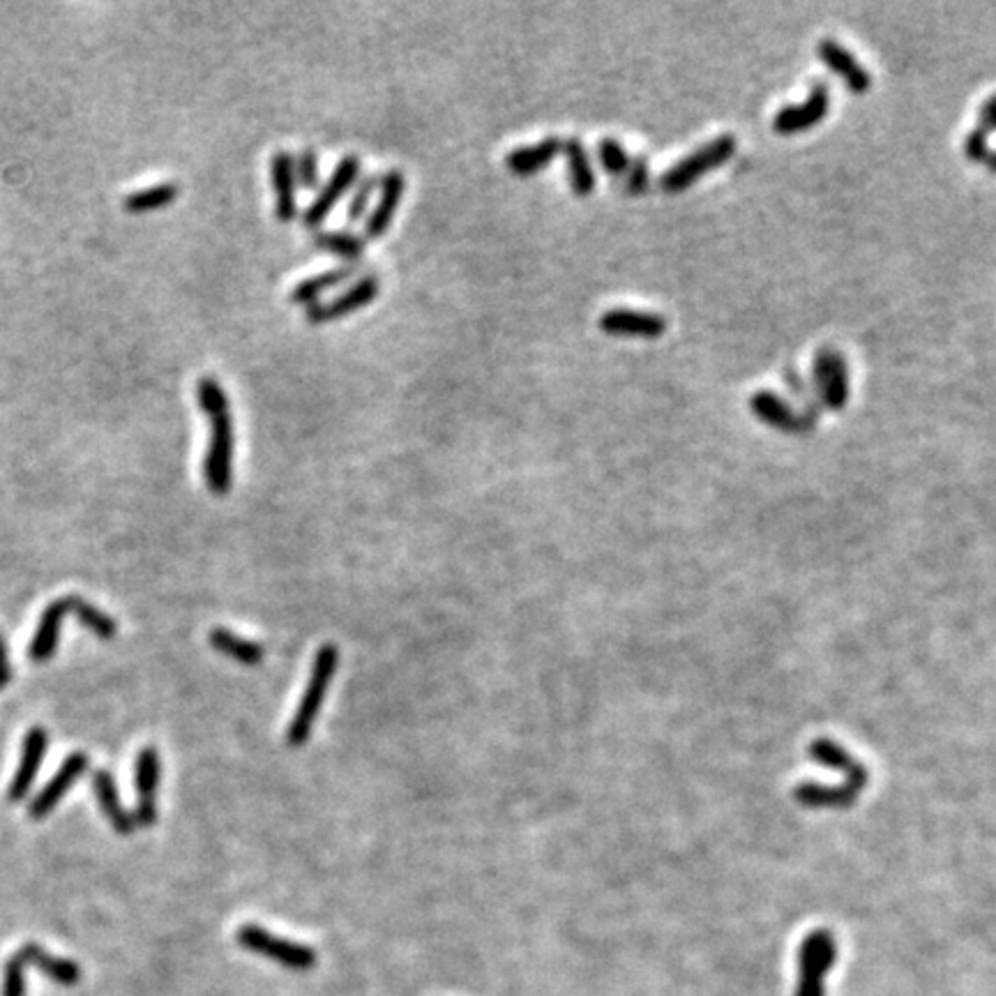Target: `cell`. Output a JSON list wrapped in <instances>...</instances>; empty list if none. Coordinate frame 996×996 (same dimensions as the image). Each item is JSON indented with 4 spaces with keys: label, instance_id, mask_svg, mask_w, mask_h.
<instances>
[{
    "label": "cell",
    "instance_id": "33",
    "mask_svg": "<svg viewBox=\"0 0 996 996\" xmlns=\"http://www.w3.org/2000/svg\"><path fill=\"white\" fill-rule=\"evenodd\" d=\"M992 148H989V134L983 130V128H974L966 139H964V155L971 159V162H987Z\"/></svg>",
    "mask_w": 996,
    "mask_h": 996
},
{
    "label": "cell",
    "instance_id": "35",
    "mask_svg": "<svg viewBox=\"0 0 996 996\" xmlns=\"http://www.w3.org/2000/svg\"><path fill=\"white\" fill-rule=\"evenodd\" d=\"M978 128H983L987 134L996 132V92L989 95V98L981 104V109H978Z\"/></svg>",
    "mask_w": 996,
    "mask_h": 996
},
{
    "label": "cell",
    "instance_id": "16",
    "mask_svg": "<svg viewBox=\"0 0 996 996\" xmlns=\"http://www.w3.org/2000/svg\"><path fill=\"white\" fill-rule=\"evenodd\" d=\"M270 180L275 192V218L279 222H294L298 215L296 166L289 151H275L270 157Z\"/></svg>",
    "mask_w": 996,
    "mask_h": 996
},
{
    "label": "cell",
    "instance_id": "3",
    "mask_svg": "<svg viewBox=\"0 0 996 996\" xmlns=\"http://www.w3.org/2000/svg\"><path fill=\"white\" fill-rule=\"evenodd\" d=\"M737 148L739 144L733 134H720L716 139H710L706 144L697 146L690 155L674 162L669 169L660 176V187L667 195L685 192V189H690L699 178L727 164L733 157V153H737Z\"/></svg>",
    "mask_w": 996,
    "mask_h": 996
},
{
    "label": "cell",
    "instance_id": "24",
    "mask_svg": "<svg viewBox=\"0 0 996 996\" xmlns=\"http://www.w3.org/2000/svg\"><path fill=\"white\" fill-rule=\"evenodd\" d=\"M353 275H355V266L348 264V266H340V268L325 270V273L314 275V277H307V279L298 281L296 287L291 289L289 300H291L294 305H307V307H312V305H317V300H319L325 291L340 287V284L348 281Z\"/></svg>",
    "mask_w": 996,
    "mask_h": 996
},
{
    "label": "cell",
    "instance_id": "27",
    "mask_svg": "<svg viewBox=\"0 0 996 996\" xmlns=\"http://www.w3.org/2000/svg\"><path fill=\"white\" fill-rule=\"evenodd\" d=\"M314 245L323 252L342 256L346 261H358L365 254L367 241L363 239V235H355L348 231H325V233L317 235Z\"/></svg>",
    "mask_w": 996,
    "mask_h": 996
},
{
    "label": "cell",
    "instance_id": "12",
    "mask_svg": "<svg viewBox=\"0 0 996 996\" xmlns=\"http://www.w3.org/2000/svg\"><path fill=\"white\" fill-rule=\"evenodd\" d=\"M407 192V178L399 169H390L378 180V201L374 210L369 212V218L365 222V239L372 241H381L384 235L390 231L392 220L399 210V201Z\"/></svg>",
    "mask_w": 996,
    "mask_h": 996
},
{
    "label": "cell",
    "instance_id": "21",
    "mask_svg": "<svg viewBox=\"0 0 996 996\" xmlns=\"http://www.w3.org/2000/svg\"><path fill=\"white\" fill-rule=\"evenodd\" d=\"M92 792L98 796L100 808L118 835H132L134 833V817L123 808L121 796H118L115 779L109 771H95L92 773Z\"/></svg>",
    "mask_w": 996,
    "mask_h": 996
},
{
    "label": "cell",
    "instance_id": "34",
    "mask_svg": "<svg viewBox=\"0 0 996 996\" xmlns=\"http://www.w3.org/2000/svg\"><path fill=\"white\" fill-rule=\"evenodd\" d=\"M785 381H787V386L792 388V392H796L798 397H803L805 401H808V409L817 413V407H815V405H812V401H810V388H808V386H805L803 376H800V374H798V372H796L794 367H787V369H785Z\"/></svg>",
    "mask_w": 996,
    "mask_h": 996
},
{
    "label": "cell",
    "instance_id": "31",
    "mask_svg": "<svg viewBox=\"0 0 996 996\" xmlns=\"http://www.w3.org/2000/svg\"><path fill=\"white\" fill-rule=\"evenodd\" d=\"M623 180H626L623 182L626 195H630V197L644 195L646 189H649V182H651V162H649V157H644V155L632 157L630 169L623 176Z\"/></svg>",
    "mask_w": 996,
    "mask_h": 996
},
{
    "label": "cell",
    "instance_id": "10",
    "mask_svg": "<svg viewBox=\"0 0 996 996\" xmlns=\"http://www.w3.org/2000/svg\"><path fill=\"white\" fill-rule=\"evenodd\" d=\"M358 174H361V157L358 155L342 157L340 164L335 166V171L330 174V178L321 187L319 197L310 203V208L305 210L302 224L307 229L321 226L325 222V218L332 212V208H335L342 201V197L355 185V180H358Z\"/></svg>",
    "mask_w": 996,
    "mask_h": 996
},
{
    "label": "cell",
    "instance_id": "23",
    "mask_svg": "<svg viewBox=\"0 0 996 996\" xmlns=\"http://www.w3.org/2000/svg\"><path fill=\"white\" fill-rule=\"evenodd\" d=\"M563 155L567 164V178H571V187L577 197H590L593 189H596V171L590 166V157L586 153L584 141L577 136H571L563 141Z\"/></svg>",
    "mask_w": 996,
    "mask_h": 996
},
{
    "label": "cell",
    "instance_id": "20",
    "mask_svg": "<svg viewBox=\"0 0 996 996\" xmlns=\"http://www.w3.org/2000/svg\"><path fill=\"white\" fill-rule=\"evenodd\" d=\"M563 153V139L547 136L533 146L514 148L506 155V166L512 176H533L547 169V166Z\"/></svg>",
    "mask_w": 996,
    "mask_h": 996
},
{
    "label": "cell",
    "instance_id": "26",
    "mask_svg": "<svg viewBox=\"0 0 996 996\" xmlns=\"http://www.w3.org/2000/svg\"><path fill=\"white\" fill-rule=\"evenodd\" d=\"M180 187L178 182H159L146 189H139V192H132L123 199V208L128 212H134V215H141V212H153L164 206H169L178 199Z\"/></svg>",
    "mask_w": 996,
    "mask_h": 996
},
{
    "label": "cell",
    "instance_id": "7",
    "mask_svg": "<svg viewBox=\"0 0 996 996\" xmlns=\"http://www.w3.org/2000/svg\"><path fill=\"white\" fill-rule=\"evenodd\" d=\"M830 104H833V98H830L828 86L823 81H815L810 86L808 98H805L803 102L785 104L775 111L773 130L785 136L808 132L823 121L830 111Z\"/></svg>",
    "mask_w": 996,
    "mask_h": 996
},
{
    "label": "cell",
    "instance_id": "30",
    "mask_svg": "<svg viewBox=\"0 0 996 996\" xmlns=\"http://www.w3.org/2000/svg\"><path fill=\"white\" fill-rule=\"evenodd\" d=\"M378 180H381V176H365L358 185H355V189L351 192V199L346 203V220L348 222H361L367 215L372 197L378 189Z\"/></svg>",
    "mask_w": 996,
    "mask_h": 996
},
{
    "label": "cell",
    "instance_id": "18",
    "mask_svg": "<svg viewBox=\"0 0 996 996\" xmlns=\"http://www.w3.org/2000/svg\"><path fill=\"white\" fill-rule=\"evenodd\" d=\"M808 754L810 759H815L817 764L826 766V768H833V771H840L844 775V785L853 787V789H859L863 794V789L870 785V773L867 768L856 762V759H853L842 745H838L835 741H830V739H817L808 745Z\"/></svg>",
    "mask_w": 996,
    "mask_h": 996
},
{
    "label": "cell",
    "instance_id": "28",
    "mask_svg": "<svg viewBox=\"0 0 996 996\" xmlns=\"http://www.w3.org/2000/svg\"><path fill=\"white\" fill-rule=\"evenodd\" d=\"M69 598V611H73L79 623L84 628H88L95 637H100V639H113L115 632H118V626L115 621L111 619V616L102 613L98 607H92L88 605L84 598H77V596H67Z\"/></svg>",
    "mask_w": 996,
    "mask_h": 996
},
{
    "label": "cell",
    "instance_id": "11",
    "mask_svg": "<svg viewBox=\"0 0 996 996\" xmlns=\"http://www.w3.org/2000/svg\"><path fill=\"white\" fill-rule=\"evenodd\" d=\"M598 325L607 335L613 337H637V340H660L669 328V321L657 312L628 310V307H613L600 314Z\"/></svg>",
    "mask_w": 996,
    "mask_h": 996
},
{
    "label": "cell",
    "instance_id": "15",
    "mask_svg": "<svg viewBox=\"0 0 996 996\" xmlns=\"http://www.w3.org/2000/svg\"><path fill=\"white\" fill-rule=\"evenodd\" d=\"M86 768H88V756H86L84 752H73V754H69V756L65 759V762H63L60 771L49 779V785H46V787L35 796V800L31 803V810H29L31 819L40 821V819H44L46 815H49V812L56 808V805L63 800V796L67 794V789L73 787L75 782L86 773Z\"/></svg>",
    "mask_w": 996,
    "mask_h": 996
},
{
    "label": "cell",
    "instance_id": "22",
    "mask_svg": "<svg viewBox=\"0 0 996 996\" xmlns=\"http://www.w3.org/2000/svg\"><path fill=\"white\" fill-rule=\"evenodd\" d=\"M65 613H69V598H60L44 609L40 626L31 642V649H29V655L33 662H46L56 653L60 623L65 619Z\"/></svg>",
    "mask_w": 996,
    "mask_h": 996
},
{
    "label": "cell",
    "instance_id": "14",
    "mask_svg": "<svg viewBox=\"0 0 996 996\" xmlns=\"http://www.w3.org/2000/svg\"><path fill=\"white\" fill-rule=\"evenodd\" d=\"M159 752L144 748L136 759V812L134 821L141 826H153L157 821V787H159Z\"/></svg>",
    "mask_w": 996,
    "mask_h": 996
},
{
    "label": "cell",
    "instance_id": "2",
    "mask_svg": "<svg viewBox=\"0 0 996 996\" xmlns=\"http://www.w3.org/2000/svg\"><path fill=\"white\" fill-rule=\"evenodd\" d=\"M337 664H340V651L335 644H323L314 657L312 672H310V683H307L302 701L298 710L294 713V720L287 729V743L291 748H302L307 741H310V733L314 729L317 716L323 706L325 693L330 687V680L337 674Z\"/></svg>",
    "mask_w": 996,
    "mask_h": 996
},
{
    "label": "cell",
    "instance_id": "36",
    "mask_svg": "<svg viewBox=\"0 0 996 996\" xmlns=\"http://www.w3.org/2000/svg\"><path fill=\"white\" fill-rule=\"evenodd\" d=\"M10 662H8V649H5V639L3 634H0V690H3V687L10 683Z\"/></svg>",
    "mask_w": 996,
    "mask_h": 996
},
{
    "label": "cell",
    "instance_id": "9",
    "mask_svg": "<svg viewBox=\"0 0 996 996\" xmlns=\"http://www.w3.org/2000/svg\"><path fill=\"white\" fill-rule=\"evenodd\" d=\"M750 411L768 427L785 434H808L815 430L817 416L798 411L785 397L773 390H759L750 397Z\"/></svg>",
    "mask_w": 996,
    "mask_h": 996
},
{
    "label": "cell",
    "instance_id": "19",
    "mask_svg": "<svg viewBox=\"0 0 996 996\" xmlns=\"http://www.w3.org/2000/svg\"><path fill=\"white\" fill-rule=\"evenodd\" d=\"M16 960V964L26 971L29 964L37 966L42 974L49 978L52 983L56 985H63V987H75L79 981H81V966L73 960H63V958H54L44 951L42 945H35V943H26V945H21L19 951L12 955Z\"/></svg>",
    "mask_w": 996,
    "mask_h": 996
},
{
    "label": "cell",
    "instance_id": "1",
    "mask_svg": "<svg viewBox=\"0 0 996 996\" xmlns=\"http://www.w3.org/2000/svg\"><path fill=\"white\" fill-rule=\"evenodd\" d=\"M197 401L210 420V443L203 457V478L212 494H226L233 483V416L229 397L218 378L201 376Z\"/></svg>",
    "mask_w": 996,
    "mask_h": 996
},
{
    "label": "cell",
    "instance_id": "13",
    "mask_svg": "<svg viewBox=\"0 0 996 996\" xmlns=\"http://www.w3.org/2000/svg\"><path fill=\"white\" fill-rule=\"evenodd\" d=\"M817 54L821 63L833 73L835 77L842 79V84L856 95H865L872 88V73L870 69L849 52L844 44H840L835 37H823L817 44Z\"/></svg>",
    "mask_w": 996,
    "mask_h": 996
},
{
    "label": "cell",
    "instance_id": "5",
    "mask_svg": "<svg viewBox=\"0 0 996 996\" xmlns=\"http://www.w3.org/2000/svg\"><path fill=\"white\" fill-rule=\"evenodd\" d=\"M838 943L828 930L805 937L798 951V987L796 996H823V976L835 966Z\"/></svg>",
    "mask_w": 996,
    "mask_h": 996
},
{
    "label": "cell",
    "instance_id": "32",
    "mask_svg": "<svg viewBox=\"0 0 996 996\" xmlns=\"http://www.w3.org/2000/svg\"><path fill=\"white\" fill-rule=\"evenodd\" d=\"M296 166V178L305 189H317L319 187V155L312 146H307L298 153L294 159Z\"/></svg>",
    "mask_w": 996,
    "mask_h": 996
},
{
    "label": "cell",
    "instance_id": "17",
    "mask_svg": "<svg viewBox=\"0 0 996 996\" xmlns=\"http://www.w3.org/2000/svg\"><path fill=\"white\" fill-rule=\"evenodd\" d=\"M46 743H49V733H46L42 727H33L26 733V739H23V748H21V762H19V768L12 777V785L8 792L10 803L23 800L31 792L33 782L37 777V771L42 766V759L46 754Z\"/></svg>",
    "mask_w": 996,
    "mask_h": 996
},
{
    "label": "cell",
    "instance_id": "6",
    "mask_svg": "<svg viewBox=\"0 0 996 996\" xmlns=\"http://www.w3.org/2000/svg\"><path fill=\"white\" fill-rule=\"evenodd\" d=\"M812 381L821 407L840 413L851 399V374L844 355L833 346H821L812 361Z\"/></svg>",
    "mask_w": 996,
    "mask_h": 996
},
{
    "label": "cell",
    "instance_id": "25",
    "mask_svg": "<svg viewBox=\"0 0 996 996\" xmlns=\"http://www.w3.org/2000/svg\"><path fill=\"white\" fill-rule=\"evenodd\" d=\"M208 639H210V646L215 649L218 653H224L226 657H231L235 662L247 664V667H254V664H258L261 660L266 657L264 646L252 642V639L233 634V632H229L224 628H215L208 634Z\"/></svg>",
    "mask_w": 996,
    "mask_h": 996
},
{
    "label": "cell",
    "instance_id": "37",
    "mask_svg": "<svg viewBox=\"0 0 996 996\" xmlns=\"http://www.w3.org/2000/svg\"><path fill=\"white\" fill-rule=\"evenodd\" d=\"M987 169H989L992 174H996V151H992L989 157H987Z\"/></svg>",
    "mask_w": 996,
    "mask_h": 996
},
{
    "label": "cell",
    "instance_id": "8",
    "mask_svg": "<svg viewBox=\"0 0 996 996\" xmlns=\"http://www.w3.org/2000/svg\"><path fill=\"white\" fill-rule=\"evenodd\" d=\"M378 291H381V281H378V277L376 275H365V277H361L355 284H351L346 291H342L340 296H335L332 300L317 302L312 307H307L305 319H307V323H312V325H323V323L340 321L344 317H351L353 312L363 310V307L372 305L376 300Z\"/></svg>",
    "mask_w": 996,
    "mask_h": 996
},
{
    "label": "cell",
    "instance_id": "4",
    "mask_svg": "<svg viewBox=\"0 0 996 996\" xmlns=\"http://www.w3.org/2000/svg\"><path fill=\"white\" fill-rule=\"evenodd\" d=\"M235 941H239V945L245 948V951L264 955L294 971H310L319 962V955L312 948L275 937L268 930L258 928V925H243V928L235 932Z\"/></svg>",
    "mask_w": 996,
    "mask_h": 996
},
{
    "label": "cell",
    "instance_id": "29",
    "mask_svg": "<svg viewBox=\"0 0 996 996\" xmlns=\"http://www.w3.org/2000/svg\"><path fill=\"white\" fill-rule=\"evenodd\" d=\"M598 157H600V164H602V169L613 176V178H623L630 169V162L632 157L628 155L626 146L621 144L619 139H613V136H605L598 141Z\"/></svg>",
    "mask_w": 996,
    "mask_h": 996
}]
</instances>
